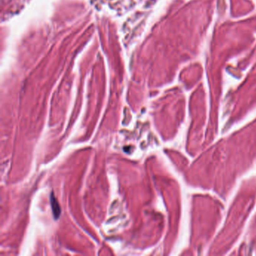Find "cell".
I'll return each mask as SVG.
<instances>
[{"label":"cell","mask_w":256,"mask_h":256,"mask_svg":"<svg viewBox=\"0 0 256 256\" xmlns=\"http://www.w3.org/2000/svg\"><path fill=\"white\" fill-rule=\"evenodd\" d=\"M51 207H52L53 217H54L56 220H57V219L60 217V213H61V209H60V204H59L56 198H55L53 194L51 195Z\"/></svg>","instance_id":"cell-1"}]
</instances>
